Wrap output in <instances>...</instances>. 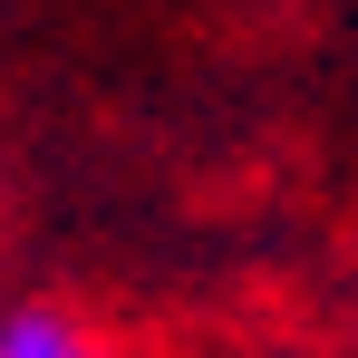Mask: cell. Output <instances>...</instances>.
<instances>
[{
    "label": "cell",
    "instance_id": "1",
    "mask_svg": "<svg viewBox=\"0 0 358 358\" xmlns=\"http://www.w3.org/2000/svg\"><path fill=\"white\" fill-rule=\"evenodd\" d=\"M0 358H107V339L49 300H20V310H0Z\"/></svg>",
    "mask_w": 358,
    "mask_h": 358
}]
</instances>
